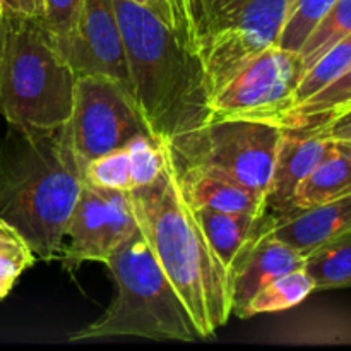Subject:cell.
<instances>
[{
    "label": "cell",
    "mask_w": 351,
    "mask_h": 351,
    "mask_svg": "<svg viewBox=\"0 0 351 351\" xmlns=\"http://www.w3.org/2000/svg\"><path fill=\"white\" fill-rule=\"evenodd\" d=\"M137 225L130 192L84 184L64 237L60 259L69 271L82 263H106Z\"/></svg>",
    "instance_id": "30bf717a"
},
{
    "label": "cell",
    "mask_w": 351,
    "mask_h": 351,
    "mask_svg": "<svg viewBox=\"0 0 351 351\" xmlns=\"http://www.w3.org/2000/svg\"><path fill=\"white\" fill-rule=\"evenodd\" d=\"M45 24L53 38H67L77 26L84 0H43Z\"/></svg>",
    "instance_id": "484cf974"
},
{
    "label": "cell",
    "mask_w": 351,
    "mask_h": 351,
    "mask_svg": "<svg viewBox=\"0 0 351 351\" xmlns=\"http://www.w3.org/2000/svg\"><path fill=\"white\" fill-rule=\"evenodd\" d=\"M77 75L43 19H3L0 113L10 130L48 136L71 120Z\"/></svg>",
    "instance_id": "277c9868"
},
{
    "label": "cell",
    "mask_w": 351,
    "mask_h": 351,
    "mask_svg": "<svg viewBox=\"0 0 351 351\" xmlns=\"http://www.w3.org/2000/svg\"><path fill=\"white\" fill-rule=\"evenodd\" d=\"M2 19H45L43 0H0Z\"/></svg>",
    "instance_id": "4316f807"
},
{
    "label": "cell",
    "mask_w": 351,
    "mask_h": 351,
    "mask_svg": "<svg viewBox=\"0 0 351 351\" xmlns=\"http://www.w3.org/2000/svg\"><path fill=\"white\" fill-rule=\"evenodd\" d=\"M82 180H84V184L98 189H106V191H132L127 147H119V149H113L84 163Z\"/></svg>",
    "instance_id": "cb8c5ba5"
},
{
    "label": "cell",
    "mask_w": 351,
    "mask_h": 351,
    "mask_svg": "<svg viewBox=\"0 0 351 351\" xmlns=\"http://www.w3.org/2000/svg\"><path fill=\"white\" fill-rule=\"evenodd\" d=\"M351 67V34L336 43L328 53L322 55L304 74L295 95V105L311 98L314 93L335 81L346 69ZM293 105V106H295Z\"/></svg>",
    "instance_id": "603a6c76"
},
{
    "label": "cell",
    "mask_w": 351,
    "mask_h": 351,
    "mask_svg": "<svg viewBox=\"0 0 351 351\" xmlns=\"http://www.w3.org/2000/svg\"><path fill=\"white\" fill-rule=\"evenodd\" d=\"M351 108V67L319 89L311 98L291 106L281 120L280 129L321 125Z\"/></svg>",
    "instance_id": "ac0fdd59"
},
{
    "label": "cell",
    "mask_w": 351,
    "mask_h": 351,
    "mask_svg": "<svg viewBox=\"0 0 351 351\" xmlns=\"http://www.w3.org/2000/svg\"><path fill=\"white\" fill-rule=\"evenodd\" d=\"M82 167L67 125L38 137L10 130L0 144V221L26 240L36 259H60L84 185Z\"/></svg>",
    "instance_id": "3957f363"
},
{
    "label": "cell",
    "mask_w": 351,
    "mask_h": 351,
    "mask_svg": "<svg viewBox=\"0 0 351 351\" xmlns=\"http://www.w3.org/2000/svg\"><path fill=\"white\" fill-rule=\"evenodd\" d=\"M335 141L329 139L322 127L281 129L273 175L266 192V209L280 218L291 209V201L302 182L324 160Z\"/></svg>",
    "instance_id": "4fadbf2b"
},
{
    "label": "cell",
    "mask_w": 351,
    "mask_h": 351,
    "mask_svg": "<svg viewBox=\"0 0 351 351\" xmlns=\"http://www.w3.org/2000/svg\"><path fill=\"white\" fill-rule=\"evenodd\" d=\"M346 146H350V147H351V144H346Z\"/></svg>",
    "instance_id": "4dcf8cb0"
},
{
    "label": "cell",
    "mask_w": 351,
    "mask_h": 351,
    "mask_svg": "<svg viewBox=\"0 0 351 351\" xmlns=\"http://www.w3.org/2000/svg\"><path fill=\"white\" fill-rule=\"evenodd\" d=\"M175 175L182 195L192 209L204 208L219 213H245V215L267 213L264 195L221 175L199 168L177 167H175Z\"/></svg>",
    "instance_id": "9a60e30c"
},
{
    "label": "cell",
    "mask_w": 351,
    "mask_h": 351,
    "mask_svg": "<svg viewBox=\"0 0 351 351\" xmlns=\"http://www.w3.org/2000/svg\"><path fill=\"white\" fill-rule=\"evenodd\" d=\"M2 43H3V19L0 17V53H2Z\"/></svg>",
    "instance_id": "f546056e"
},
{
    "label": "cell",
    "mask_w": 351,
    "mask_h": 351,
    "mask_svg": "<svg viewBox=\"0 0 351 351\" xmlns=\"http://www.w3.org/2000/svg\"><path fill=\"white\" fill-rule=\"evenodd\" d=\"M130 199L158 264L187 305L202 339L211 338L233 314L228 269L182 195L168 149L156 180L134 189Z\"/></svg>",
    "instance_id": "7a4b0ae2"
},
{
    "label": "cell",
    "mask_w": 351,
    "mask_h": 351,
    "mask_svg": "<svg viewBox=\"0 0 351 351\" xmlns=\"http://www.w3.org/2000/svg\"><path fill=\"white\" fill-rule=\"evenodd\" d=\"M125 147L129 151V170L132 191L144 187V185H149L151 182L156 180V177L165 167L167 146L163 143L154 141L147 134H141V136L132 137L125 144Z\"/></svg>",
    "instance_id": "d4e9b609"
},
{
    "label": "cell",
    "mask_w": 351,
    "mask_h": 351,
    "mask_svg": "<svg viewBox=\"0 0 351 351\" xmlns=\"http://www.w3.org/2000/svg\"><path fill=\"white\" fill-rule=\"evenodd\" d=\"M115 295L101 317L79 329L71 341L134 336L171 341L202 339L187 305L158 264L139 228L106 259Z\"/></svg>",
    "instance_id": "5b68a950"
},
{
    "label": "cell",
    "mask_w": 351,
    "mask_h": 351,
    "mask_svg": "<svg viewBox=\"0 0 351 351\" xmlns=\"http://www.w3.org/2000/svg\"><path fill=\"white\" fill-rule=\"evenodd\" d=\"M281 129L247 120H213L163 143L177 168H199L266 197Z\"/></svg>",
    "instance_id": "52a82bcc"
},
{
    "label": "cell",
    "mask_w": 351,
    "mask_h": 351,
    "mask_svg": "<svg viewBox=\"0 0 351 351\" xmlns=\"http://www.w3.org/2000/svg\"><path fill=\"white\" fill-rule=\"evenodd\" d=\"M208 239L209 245L216 252L223 266L228 269L232 261L242 249L243 243L256 235L264 223L269 219V213L264 215H245V213H219L213 209H192Z\"/></svg>",
    "instance_id": "e0dca14e"
},
{
    "label": "cell",
    "mask_w": 351,
    "mask_h": 351,
    "mask_svg": "<svg viewBox=\"0 0 351 351\" xmlns=\"http://www.w3.org/2000/svg\"><path fill=\"white\" fill-rule=\"evenodd\" d=\"M0 17H2V16H0Z\"/></svg>",
    "instance_id": "1f68e13d"
},
{
    "label": "cell",
    "mask_w": 351,
    "mask_h": 351,
    "mask_svg": "<svg viewBox=\"0 0 351 351\" xmlns=\"http://www.w3.org/2000/svg\"><path fill=\"white\" fill-rule=\"evenodd\" d=\"M36 263L26 240L5 221H0V300L5 298L21 274Z\"/></svg>",
    "instance_id": "7402d4cb"
},
{
    "label": "cell",
    "mask_w": 351,
    "mask_h": 351,
    "mask_svg": "<svg viewBox=\"0 0 351 351\" xmlns=\"http://www.w3.org/2000/svg\"><path fill=\"white\" fill-rule=\"evenodd\" d=\"M55 43L77 77H110L132 95L125 41L113 0H84L75 29L67 38H55Z\"/></svg>",
    "instance_id": "8fae6325"
},
{
    "label": "cell",
    "mask_w": 351,
    "mask_h": 351,
    "mask_svg": "<svg viewBox=\"0 0 351 351\" xmlns=\"http://www.w3.org/2000/svg\"><path fill=\"white\" fill-rule=\"evenodd\" d=\"M315 290L351 287V232L324 242L304 259Z\"/></svg>",
    "instance_id": "d6986e66"
},
{
    "label": "cell",
    "mask_w": 351,
    "mask_h": 351,
    "mask_svg": "<svg viewBox=\"0 0 351 351\" xmlns=\"http://www.w3.org/2000/svg\"><path fill=\"white\" fill-rule=\"evenodd\" d=\"M302 77L300 55L271 45L213 95V120H247L280 127L295 105Z\"/></svg>",
    "instance_id": "ba28073f"
},
{
    "label": "cell",
    "mask_w": 351,
    "mask_h": 351,
    "mask_svg": "<svg viewBox=\"0 0 351 351\" xmlns=\"http://www.w3.org/2000/svg\"><path fill=\"white\" fill-rule=\"evenodd\" d=\"M274 216L250 237L228 266L232 312L239 315L250 298L276 278L304 266L300 252L281 242L273 233Z\"/></svg>",
    "instance_id": "7c38bea8"
},
{
    "label": "cell",
    "mask_w": 351,
    "mask_h": 351,
    "mask_svg": "<svg viewBox=\"0 0 351 351\" xmlns=\"http://www.w3.org/2000/svg\"><path fill=\"white\" fill-rule=\"evenodd\" d=\"M127 2H134L146 7L151 12L156 14L158 17H161V21H163L167 26L173 27V29L180 31L182 33L180 14H178V7L175 0H127Z\"/></svg>",
    "instance_id": "83f0119b"
},
{
    "label": "cell",
    "mask_w": 351,
    "mask_h": 351,
    "mask_svg": "<svg viewBox=\"0 0 351 351\" xmlns=\"http://www.w3.org/2000/svg\"><path fill=\"white\" fill-rule=\"evenodd\" d=\"M351 192V147L335 143L324 160L300 184L291 201V211L314 208Z\"/></svg>",
    "instance_id": "2e32d148"
},
{
    "label": "cell",
    "mask_w": 351,
    "mask_h": 351,
    "mask_svg": "<svg viewBox=\"0 0 351 351\" xmlns=\"http://www.w3.org/2000/svg\"><path fill=\"white\" fill-rule=\"evenodd\" d=\"M175 2L182 34L202 64L211 96L247 62L278 43L287 7V0Z\"/></svg>",
    "instance_id": "8992f818"
},
{
    "label": "cell",
    "mask_w": 351,
    "mask_h": 351,
    "mask_svg": "<svg viewBox=\"0 0 351 351\" xmlns=\"http://www.w3.org/2000/svg\"><path fill=\"white\" fill-rule=\"evenodd\" d=\"M326 136L339 144H351V108L341 115L335 117L329 122L321 123Z\"/></svg>",
    "instance_id": "f1b7e54d"
},
{
    "label": "cell",
    "mask_w": 351,
    "mask_h": 351,
    "mask_svg": "<svg viewBox=\"0 0 351 351\" xmlns=\"http://www.w3.org/2000/svg\"><path fill=\"white\" fill-rule=\"evenodd\" d=\"M113 3L125 41L134 101L147 134L167 143L208 125L211 89L184 34L139 3Z\"/></svg>",
    "instance_id": "6da1fadb"
},
{
    "label": "cell",
    "mask_w": 351,
    "mask_h": 351,
    "mask_svg": "<svg viewBox=\"0 0 351 351\" xmlns=\"http://www.w3.org/2000/svg\"><path fill=\"white\" fill-rule=\"evenodd\" d=\"M314 290L312 278L305 273L304 267H298L261 288L237 317L250 319L254 315L288 311L304 302Z\"/></svg>",
    "instance_id": "ffe728a7"
},
{
    "label": "cell",
    "mask_w": 351,
    "mask_h": 351,
    "mask_svg": "<svg viewBox=\"0 0 351 351\" xmlns=\"http://www.w3.org/2000/svg\"><path fill=\"white\" fill-rule=\"evenodd\" d=\"M65 125L82 165L123 147L132 137L147 134L132 95L101 75L77 77L74 108Z\"/></svg>",
    "instance_id": "9c48e42d"
},
{
    "label": "cell",
    "mask_w": 351,
    "mask_h": 351,
    "mask_svg": "<svg viewBox=\"0 0 351 351\" xmlns=\"http://www.w3.org/2000/svg\"><path fill=\"white\" fill-rule=\"evenodd\" d=\"M351 232V192L314 208L298 209L274 219L273 233L307 256L315 247Z\"/></svg>",
    "instance_id": "5bb4252c"
},
{
    "label": "cell",
    "mask_w": 351,
    "mask_h": 351,
    "mask_svg": "<svg viewBox=\"0 0 351 351\" xmlns=\"http://www.w3.org/2000/svg\"><path fill=\"white\" fill-rule=\"evenodd\" d=\"M351 34V0H335L317 26L302 45L300 62L304 74L336 43Z\"/></svg>",
    "instance_id": "44dd1931"
}]
</instances>
